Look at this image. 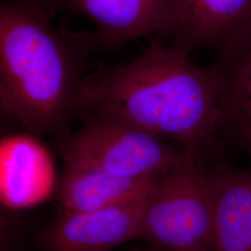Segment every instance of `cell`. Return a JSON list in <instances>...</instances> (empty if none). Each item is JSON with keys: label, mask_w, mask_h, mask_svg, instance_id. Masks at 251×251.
<instances>
[{"label": "cell", "mask_w": 251, "mask_h": 251, "mask_svg": "<svg viewBox=\"0 0 251 251\" xmlns=\"http://www.w3.org/2000/svg\"><path fill=\"white\" fill-rule=\"evenodd\" d=\"M233 70L225 72L224 124H233L251 149V42L243 48Z\"/></svg>", "instance_id": "cell-11"}, {"label": "cell", "mask_w": 251, "mask_h": 251, "mask_svg": "<svg viewBox=\"0 0 251 251\" xmlns=\"http://www.w3.org/2000/svg\"><path fill=\"white\" fill-rule=\"evenodd\" d=\"M188 55L151 42L131 62L84 79L78 115L122 117L175 141L187 158L204 163L224 125L225 71L201 67Z\"/></svg>", "instance_id": "cell-1"}, {"label": "cell", "mask_w": 251, "mask_h": 251, "mask_svg": "<svg viewBox=\"0 0 251 251\" xmlns=\"http://www.w3.org/2000/svg\"><path fill=\"white\" fill-rule=\"evenodd\" d=\"M161 177L128 178L97 170L65 167L59 201L66 211H90L122 205L144 198Z\"/></svg>", "instance_id": "cell-9"}, {"label": "cell", "mask_w": 251, "mask_h": 251, "mask_svg": "<svg viewBox=\"0 0 251 251\" xmlns=\"http://www.w3.org/2000/svg\"><path fill=\"white\" fill-rule=\"evenodd\" d=\"M216 194V171L186 158L144 197L135 238L167 251H215Z\"/></svg>", "instance_id": "cell-3"}, {"label": "cell", "mask_w": 251, "mask_h": 251, "mask_svg": "<svg viewBox=\"0 0 251 251\" xmlns=\"http://www.w3.org/2000/svg\"><path fill=\"white\" fill-rule=\"evenodd\" d=\"M164 251V250H162V249H159V248H155V249H152V250H145V251Z\"/></svg>", "instance_id": "cell-12"}, {"label": "cell", "mask_w": 251, "mask_h": 251, "mask_svg": "<svg viewBox=\"0 0 251 251\" xmlns=\"http://www.w3.org/2000/svg\"><path fill=\"white\" fill-rule=\"evenodd\" d=\"M62 11L79 14L95 25L98 50L115 49L153 33L166 34L172 0H59Z\"/></svg>", "instance_id": "cell-6"}, {"label": "cell", "mask_w": 251, "mask_h": 251, "mask_svg": "<svg viewBox=\"0 0 251 251\" xmlns=\"http://www.w3.org/2000/svg\"><path fill=\"white\" fill-rule=\"evenodd\" d=\"M55 187L52 158L34 137L11 135L0 144V199L11 209L37 206Z\"/></svg>", "instance_id": "cell-8"}, {"label": "cell", "mask_w": 251, "mask_h": 251, "mask_svg": "<svg viewBox=\"0 0 251 251\" xmlns=\"http://www.w3.org/2000/svg\"><path fill=\"white\" fill-rule=\"evenodd\" d=\"M214 251H251V171H216Z\"/></svg>", "instance_id": "cell-10"}, {"label": "cell", "mask_w": 251, "mask_h": 251, "mask_svg": "<svg viewBox=\"0 0 251 251\" xmlns=\"http://www.w3.org/2000/svg\"><path fill=\"white\" fill-rule=\"evenodd\" d=\"M166 34L171 47L184 53L198 49L237 52L251 42V0H172Z\"/></svg>", "instance_id": "cell-5"}, {"label": "cell", "mask_w": 251, "mask_h": 251, "mask_svg": "<svg viewBox=\"0 0 251 251\" xmlns=\"http://www.w3.org/2000/svg\"><path fill=\"white\" fill-rule=\"evenodd\" d=\"M144 198L90 211H66L47 236L49 251H106L135 238Z\"/></svg>", "instance_id": "cell-7"}, {"label": "cell", "mask_w": 251, "mask_h": 251, "mask_svg": "<svg viewBox=\"0 0 251 251\" xmlns=\"http://www.w3.org/2000/svg\"><path fill=\"white\" fill-rule=\"evenodd\" d=\"M82 126L57 138L65 167L137 178L164 176L187 157L164 138L102 112H82Z\"/></svg>", "instance_id": "cell-4"}, {"label": "cell", "mask_w": 251, "mask_h": 251, "mask_svg": "<svg viewBox=\"0 0 251 251\" xmlns=\"http://www.w3.org/2000/svg\"><path fill=\"white\" fill-rule=\"evenodd\" d=\"M59 0L0 6V106L29 132L59 138L78 117L82 69L97 50L91 33L53 26Z\"/></svg>", "instance_id": "cell-2"}]
</instances>
